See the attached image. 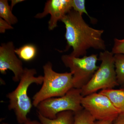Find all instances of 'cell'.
<instances>
[{"label":"cell","instance_id":"obj_18","mask_svg":"<svg viewBox=\"0 0 124 124\" xmlns=\"http://www.w3.org/2000/svg\"><path fill=\"white\" fill-rule=\"evenodd\" d=\"M13 29L12 25L9 24L2 18H0V33H4L6 30Z\"/></svg>","mask_w":124,"mask_h":124},{"label":"cell","instance_id":"obj_6","mask_svg":"<svg viewBox=\"0 0 124 124\" xmlns=\"http://www.w3.org/2000/svg\"><path fill=\"white\" fill-rule=\"evenodd\" d=\"M98 60L97 54L85 55L81 58L70 54L62 56V62L73 75V88L81 89L88 83L99 68L97 65Z\"/></svg>","mask_w":124,"mask_h":124},{"label":"cell","instance_id":"obj_10","mask_svg":"<svg viewBox=\"0 0 124 124\" xmlns=\"http://www.w3.org/2000/svg\"><path fill=\"white\" fill-rule=\"evenodd\" d=\"M108 98L114 106L120 113L124 112V88L102 90L99 92Z\"/></svg>","mask_w":124,"mask_h":124},{"label":"cell","instance_id":"obj_21","mask_svg":"<svg viewBox=\"0 0 124 124\" xmlns=\"http://www.w3.org/2000/svg\"><path fill=\"white\" fill-rule=\"evenodd\" d=\"M1 124H8L7 123H3ZM23 124H42L40 122L37 120H31L28 118V120L26 122H25Z\"/></svg>","mask_w":124,"mask_h":124},{"label":"cell","instance_id":"obj_15","mask_svg":"<svg viewBox=\"0 0 124 124\" xmlns=\"http://www.w3.org/2000/svg\"><path fill=\"white\" fill-rule=\"evenodd\" d=\"M95 119L84 108L75 113L73 124H95Z\"/></svg>","mask_w":124,"mask_h":124},{"label":"cell","instance_id":"obj_4","mask_svg":"<svg viewBox=\"0 0 124 124\" xmlns=\"http://www.w3.org/2000/svg\"><path fill=\"white\" fill-rule=\"evenodd\" d=\"M99 60L101 63L88 83L81 89L83 97L100 89H112L118 86L116 79L114 54L105 50L100 52Z\"/></svg>","mask_w":124,"mask_h":124},{"label":"cell","instance_id":"obj_8","mask_svg":"<svg viewBox=\"0 0 124 124\" xmlns=\"http://www.w3.org/2000/svg\"><path fill=\"white\" fill-rule=\"evenodd\" d=\"M13 42L10 41L2 43L0 46V72L6 74L10 70L14 74L13 80L14 82H19L24 71L22 62L19 59L15 52Z\"/></svg>","mask_w":124,"mask_h":124},{"label":"cell","instance_id":"obj_17","mask_svg":"<svg viewBox=\"0 0 124 124\" xmlns=\"http://www.w3.org/2000/svg\"><path fill=\"white\" fill-rule=\"evenodd\" d=\"M113 54H124V38L119 39L115 38L114 40V45L112 49Z\"/></svg>","mask_w":124,"mask_h":124},{"label":"cell","instance_id":"obj_14","mask_svg":"<svg viewBox=\"0 0 124 124\" xmlns=\"http://www.w3.org/2000/svg\"><path fill=\"white\" fill-rule=\"evenodd\" d=\"M114 59L117 82L121 86L124 85V54H114Z\"/></svg>","mask_w":124,"mask_h":124},{"label":"cell","instance_id":"obj_1","mask_svg":"<svg viewBox=\"0 0 124 124\" xmlns=\"http://www.w3.org/2000/svg\"><path fill=\"white\" fill-rule=\"evenodd\" d=\"M61 21L66 27V49L70 47L73 49L71 56L78 58L85 56L87 50L91 48L106 50L105 42L102 38L104 31L90 26L78 12L72 9Z\"/></svg>","mask_w":124,"mask_h":124},{"label":"cell","instance_id":"obj_9","mask_svg":"<svg viewBox=\"0 0 124 124\" xmlns=\"http://www.w3.org/2000/svg\"><path fill=\"white\" fill-rule=\"evenodd\" d=\"M72 9L71 0H49L46 3L43 12L37 14L35 17L41 19L50 14L48 29L52 31L57 27L58 21L61 20Z\"/></svg>","mask_w":124,"mask_h":124},{"label":"cell","instance_id":"obj_16","mask_svg":"<svg viewBox=\"0 0 124 124\" xmlns=\"http://www.w3.org/2000/svg\"><path fill=\"white\" fill-rule=\"evenodd\" d=\"M71 6L72 9L82 15L83 14H86L94 22L93 18H91L86 11L85 7V0H71Z\"/></svg>","mask_w":124,"mask_h":124},{"label":"cell","instance_id":"obj_12","mask_svg":"<svg viewBox=\"0 0 124 124\" xmlns=\"http://www.w3.org/2000/svg\"><path fill=\"white\" fill-rule=\"evenodd\" d=\"M15 53L22 60L29 62L33 60L37 54V49L35 46L28 44L15 49Z\"/></svg>","mask_w":124,"mask_h":124},{"label":"cell","instance_id":"obj_20","mask_svg":"<svg viewBox=\"0 0 124 124\" xmlns=\"http://www.w3.org/2000/svg\"><path fill=\"white\" fill-rule=\"evenodd\" d=\"M116 118H112L97 121H95V124H113V121Z\"/></svg>","mask_w":124,"mask_h":124},{"label":"cell","instance_id":"obj_2","mask_svg":"<svg viewBox=\"0 0 124 124\" xmlns=\"http://www.w3.org/2000/svg\"><path fill=\"white\" fill-rule=\"evenodd\" d=\"M36 69L24 68L17 88L7 95L9 101L8 108L14 112L18 124L26 122L28 119L27 116L32 107V103L27 94L29 86L33 84L41 85L43 83L44 76L36 77Z\"/></svg>","mask_w":124,"mask_h":124},{"label":"cell","instance_id":"obj_13","mask_svg":"<svg viewBox=\"0 0 124 124\" xmlns=\"http://www.w3.org/2000/svg\"><path fill=\"white\" fill-rule=\"evenodd\" d=\"M7 0H0V17L12 25L18 22L17 18L12 13Z\"/></svg>","mask_w":124,"mask_h":124},{"label":"cell","instance_id":"obj_19","mask_svg":"<svg viewBox=\"0 0 124 124\" xmlns=\"http://www.w3.org/2000/svg\"><path fill=\"white\" fill-rule=\"evenodd\" d=\"M113 124H124V112L119 114L114 120Z\"/></svg>","mask_w":124,"mask_h":124},{"label":"cell","instance_id":"obj_5","mask_svg":"<svg viewBox=\"0 0 124 124\" xmlns=\"http://www.w3.org/2000/svg\"><path fill=\"white\" fill-rule=\"evenodd\" d=\"M81 89L73 88L65 95L58 98H52L42 101L37 107V112L49 119H55L60 112L72 111L75 113L84 109L81 106L83 98Z\"/></svg>","mask_w":124,"mask_h":124},{"label":"cell","instance_id":"obj_23","mask_svg":"<svg viewBox=\"0 0 124 124\" xmlns=\"http://www.w3.org/2000/svg\"><path fill=\"white\" fill-rule=\"evenodd\" d=\"M121 87L122 88H124V85H122V86H121Z\"/></svg>","mask_w":124,"mask_h":124},{"label":"cell","instance_id":"obj_3","mask_svg":"<svg viewBox=\"0 0 124 124\" xmlns=\"http://www.w3.org/2000/svg\"><path fill=\"white\" fill-rule=\"evenodd\" d=\"M43 68L42 86L33 97L32 104L35 107L46 99L63 96L73 88V75L71 72H56L53 70V65L50 62L44 65Z\"/></svg>","mask_w":124,"mask_h":124},{"label":"cell","instance_id":"obj_22","mask_svg":"<svg viewBox=\"0 0 124 124\" xmlns=\"http://www.w3.org/2000/svg\"><path fill=\"white\" fill-rule=\"evenodd\" d=\"M23 1H24V0H11V6H10L11 9L12 10H13V8L15 5L18 3L23 2Z\"/></svg>","mask_w":124,"mask_h":124},{"label":"cell","instance_id":"obj_7","mask_svg":"<svg viewBox=\"0 0 124 124\" xmlns=\"http://www.w3.org/2000/svg\"><path fill=\"white\" fill-rule=\"evenodd\" d=\"M81 104L98 121L116 118L120 113L107 97L100 93H93L83 97Z\"/></svg>","mask_w":124,"mask_h":124},{"label":"cell","instance_id":"obj_11","mask_svg":"<svg viewBox=\"0 0 124 124\" xmlns=\"http://www.w3.org/2000/svg\"><path fill=\"white\" fill-rule=\"evenodd\" d=\"M38 119L42 124H73L75 113L67 111L58 113L55 119H49L37 112Z\"/></svg>","mask_w":124,"mask_h":124}]
</instances>
